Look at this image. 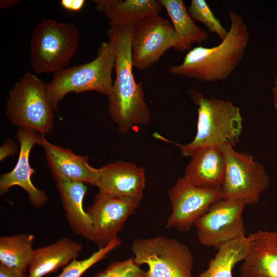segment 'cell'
<instances>
[{"mask_svg":"<svg viewBox=\"0 0 277 277\" xmlns=\"http://www.w3.org/2000/svg\"><path fill=\"white\" fill-rule=\"evenodd\" d=\"M248 235L250 245L240 277H277V232L260 230Z\"/></svg>","mask_w":277,"mask_h":277,"instance_id":"cell-16","label":"cell"},{"mask_svg":"<svg viewBox=\"0 0 277 277\" xmlns=\"http://www.w3.org/2000/svg\"><path fill=\"white\" fill-rule=\"evenodd\" d=\"M221 147L211 146L197 152L187 166L185 178L192 185L204 188L221 187L225 171Z\"/></svg>","mask_w":277,"mask_h":277,"instance_id":"cell-17","label":"cell"},{"mask_svg":"<svg viewBox=\"0 0 277 277\" xmlns=\"http://www.w3.org/2000/svg\"><path fill=\"white\" fill-rule=\"evenodd\" d=\"M17 145L11 139L5 140L0 148V160L3 161L10 155H14L17 150Z\"/></svg>","mask_w":277,"mask_h":277,"instance_id":"cell-27","label":"cell"},{"mask_svg":"<svg viewBox=\"0 0 277 277\" xmlns=\"http://www.w3.org/2000/svg\"><path fill=\"white\" fill-rule=\"evenodd\" d=\"M41 145L55 181L68 180L96 186L98 169L89 164L87 156L77 155L69 149L52 144L45 137Z\"/></svg>","mask_w":277,"mask_h":277,"instance_id":"cell-15","label":"cell"},{"mask_svg":"<svg viewBox=\"0 0 277 277\" xmlns=\"http://www.w3.org/2000/svg\"><path fill=\"white\" fill-rule=\"evenodd\" d=\"M93 277H147V274L131 258L112 262Z\"/></svg>","mask_w":277,"mask_h":277,"instance_id":"cell-26","label":"cell"},{"mask_svg":"<svg viewBox=\"0 0 277 277\" xmlns=\"http://www.w3.org/2000/svg\"><path fill=\"white\" fill-rule=\"evenodd\" d=\"M54 110L47 97L46 84L30 72L25 73L14 84L5 107L13 125L43 135L53 128Z\"/></svg>","mask_w":277,"mask_h":277,"instance_id":"cell-5","label":"cell"},{"mask_svg":"<svg viewBox=\"0 0 277 277\" xmlns=\"http://www.w3.org/2000/svg\"><path fill=\"white\" fill-rule=\"evenodd\" d=\"M96 9L109 19L110 26L133 25L146 17L159 15V0H95Z\"/></svg>","mask_w":277,"mask_h":277,"instance_id":"cell-20","label":"cell"},{"mask_svg":"<svg viewBox=\"0 0 277 277\" xmlns=\"http://www.w3.org/2000/svg\"><path fill=\"white\" fill-rule=\"evenodd\" d=\"M225 171L221 186L222 197L255 204L269 185L264 165L250 154L240 152L230 145L221 147Z\"/></svg>","mask_w":277,"mask_h":277,"instance_id":"cell-8","label":"cell"},{"mask_svg":"<svg viewBox=\"0 0 277 277\" xmlns=\"http://www.w3.org/2000/svg\"><path fill=\"white\" fill-rule=\"evenodd\" d=\"M122 244V241L118 237L114 239L106 246L99 248L88 258L82 260H73L66 266L56 277H81L88 269L106 258L108 254Z\"/></svg>","mask_w":277,"mask_h":277,"instance_id":"cell-24","label":"cell"},{"mask_svg":"<svg viewBox=\"0 0 277 277\" xmlns=\"http://www.w3.org/2000/svg\"><path fill=\"white\" fill-rule=\"evenodd\" d=\"M18 270L0 264V277H27Z\"/></svg>","mask_w":277,"mask_h":277,"instance_id":"cell-29","label":"cell"},{"mask_svg":"<svg viewBox=\"0 0 277 277\" xmlns=\"http://www.w3.org/2000/svg\"><path fill=\"white\" fill-rule=\"evenodd\" d=\"M79 33L69 23L50 18L41 21L31 38L30 61L35 73H53L64 68L77 51Z\"/></svg>","mask_w":277,"mask_h":277,"instance_id":"cell-6","label":"cell"},{"mask_svg":"<svg viewBox=\"0 0 277 277\" xmlns=\"http://www.w3.org/2000/svg\"><path fill=\"white\" fill-rule=\"evenodd\" d=\"M19 2L18 0H2L0 1V7L3 9L8 8L16 5Z\"/></svg>","mask_w":277,"mask_h":277,"instance_id":"cell-30","label":"cell"},{"mask_svg":"<svg viewBox=\"0 0 277 277\" xmlns=\"http://www.w3.org/2000/svg\"><path fill=\"white\" fill-rule=\"evenodd\" d=\"M171 211L166 228L188 232L216 201L223 198L221 187L204 188L191 184L184 176L168 192Z\"/></svg>","mask_w":277,"mask_h":277,"instance_id":"cell-11","label":"cell"},{"mask_svg":"<svg viewBox=\"0 0 277 277\" xmlns=\"http://www.w3.org/2000/svg\"><path fill=\"white\" fill-rule=\"evenodd\" d=\"M85 3V0H62L61 6L67 11L76 12L83 8Z\"/></svg>","mask_w":277,"mask_h":277,"instance_id":"cell-28","label":"cell"},{"mask_svg":"<svg viewBox=\"0 0 277 277\" xmlns=\"http://www.w3.org/2000/svg\"><path fill=\"white\" fill-rule=\"evenodd\" d=\"M273 103L275 109L277 111V74L274 81V85L272 88Z\"/></svg>","mask_w":277,"mask_h":277,"instance_id":"cell-31","label":"cell"},{"mask_svg":"<svg viewBox=\"0 0 277 277\" xmlns=\"http://www.w3.org/2000/svg\"><path fill=\"white\" fill-rule=\"evenodd\" d=\"M82 248L81 244L62 238L52 244L34 249L27 277H43L65 267L76 259Z\"/></svg>","mask_w":277,"mask_h":277,"instance_id":"cell-18","label":"cell"},{"mask_svg":"<svg viewBox=\"0 0 277 277\" xmlns=\"http://www.w3.org/2000/svg\"><path fill=\"white\" fill-rule=\"evenodd\" d=\"M133 25L110 26L107 31L115 51V77L108 97V113L121 134L137 125H146L151 119L145 99L143 84L133 73L132 37Z\"/></svg>","mask_w":277,"mask_h":277,"instance_id":"cell-1","label":"cell"},{"mask_svg":"<svg viewBox=\"0 0 277 277\" xmlns=\"http://www.w3.org/2000/svg\"><path fill=\"white\" fill-rule=\"evenodd\" d=\"M246 206L244 202L225 198L212 204L195 223L199 243L217 248L223 244L246 236L243 217Z\"/></svg>","mask_w":277,"mask_h":277,"instance_id":"cell-9","label":"cell"},{"mask_svg":"<svg viewBox=\"0 0 277 277\" xmlns=\"http://www.w3.org/2000/svg\"><path fill=\"white\" fill-rule=\"evenodd\" d=\"M188 94L197 106L196 133L194 139L185 145L171 142L159 134L156 137L178 147L182 154L191 157L202 149L211 146L235 147L242 134L243 118L240 108L228 101L206 97L197 90Z\"/></svg>","mask_w":277,"mask_h":277,"instance_id":"cell-3","label":"cell"},{"mask_svg":"<svg viewBox=\"0 0 277 277\" xmlns=\"http://www.w3.org/2000/svg\"><path fill=\"white\" fill-rule=\"evenodd\" d=\"M131 250L138 265L148 266L147 277H194L191 251L177 239L163 235L136 239Z\"/></svg>","mask_w":277,"mask_h":277,"instance_id":"cell-7","label":"cell"},{"mask_svg":"<svg viewBox=\"0 0 277 277\" xmlns=\"http://www.w3.org/2000/svg\"><path fill=\"white\" fill-rule=\"evenodd\" d=\"M188 12L193 19L204 24L211 32L223 40L227 35V30L216 18L205 0H192Z\"/></svg>","mask_w":277,"mask_h":277,"instance_id":"cell-25","label":"cell"},{"mask_svg":"<svg viewBox=\"0 0 277 277\" xmlns=\"http://www.w3.org/2000/svg\"><path fill=\"white\" fill-rule=\"evenodd\" d=\"M250 242L247 235L220 245L207 268L194 277H233L232 270L235 265L242 262L247 255Z\"/></svg>","mask_w":277,"mask_h":277,"instance_id":"cell-22","label":"cell"},{"mask_svg":"<svg viewBox=\"0 0 277 277\" xmlns=\"http://www.w3.org/2000/svg\"><path fill=\"white\" fill-rule=\"evenodd\" d=\"M15 137L19 143V153L17 163L10 171L2 174L0 177V193L4 195L13 186H18L27 193L31 204L36 208L43 206L47 201V196L37 188L31 181L34 173L29 163L32 148L42 145L44 135L33 130L18 128Z\"/></svg>","mask_w":277,"mask_h":277,"instance_id":"cell-13","label":"cell"},{"mask_svg":"<svg viewBox=\"0 0 277 277\" xmlns=\"http://www.w3.org/2000/svg\"><path fill=\"white\" fill-rule=\"evenodd\" d=\"M55 182L64 210L73 232L76 235L91 240L92 222L83 206L87 186L83 183L68 180Z\"/></svg>","mask_w":277,"mask_h":277,"instance_id":"cell-19","label":"cell"},{"mask_svg":"<svg viewBox=\"0 0 277 277\" xmlns=\"http://www.w3.org/2000/svg\"><path fill=\"white\" fill-rule=\"evenodd\" d=\"M145 183L143 167L131 162L118 161L98 168L96 187L100 192L140 202Z\"/></svg>","mask_w":277,"mask_h":277,"instance_id":"cell-14","label":"cell"},{"mask_svg":"<svg viewBox=\"0 0 277 277\" xmlns=\"http://www.w3.org/2000/svg\"><path fill=\"white\" fill-rule=\"evenodd\" d=\"M229 13L230 28L220 43L191 49L182 63L167 66L168 72L203 82L228 77L242 61L249 41L248 28L242 17L231 10Z\"/></svg>","mask_w":277,"mask_h":277,"instance_id":"cell-2","label":"cell"},{"mask_svg":"<svg viewBox=\"0 0 277 277\" xmlns=\"http://www.w3.org/2000/svg\"><path fill=\"white\" fill-rule=\"evenodd\" d=\"M115 62L114 49L109 41L101 44L92 61L55 73L46 84L47 97L54 110L58 111L59 103L70 92L95 91L108 96L113 84L112 73Z\"/></svg>","mask_w":277,"mask_h":277,"instance_id":"cell-4","label":"cell"},{"mask_svg":"<svg viewBox=\"0 0 277 277\" xmlns=\"http://www.w3.org/2000/svg\"><path fill=\"white\" fill-rule=\"evenodd\" d=\"M139 203L131 199L99 192L86 211L92 225L91 241L102 248L117 238V233Z\"/></svg>","mask_w":277,"mask_h":277,"instance_id":"cell-12","label":"cell"},{"mask_svg":"<svg viewBox=\"0 0 277 277\" xmlns=\"http://www.w3.org/2000/svg\"><path fill=\"white\" fill-rule=\"evenodd\" d=\"M179 39L172 24L159 15L133 25L132 61L134 68L145 70L159 61L169 49L177 46Z\"/></svg>","mask_w":277,"mask_h":277,"instance_id":"cell-10","label":"cell"},{"mask_svg":"<svg viewBox=\"0 0 277 277\" xmlns=\"http://www.w3.org/2000/svg\"><path fill=\"white\" fill-rule=\"evenodd\" d=\"M33 235L30 233L1 236L0 264L26 275L33 255Z\"/></svg>","mask_w":277,"mask_h":277,"instance_id":"cell-23","label":"cell"},{"mask_svg":"<svg viewBox=\"0 0 277 277\" xmlns=\"http://www.w3.org/2000/svg\"><path fill=\"white\" fill-rule=\"evenodd\" d=\"M159 1L170 18L179 39V44L175 50L181 52L189 51L193 44H201L208 39V33L194 23L183 1Z\"/></svg>","mask_w":277,"mask_h":277,"instance_id":"cell-21","label":"cell"}]
</instances>
